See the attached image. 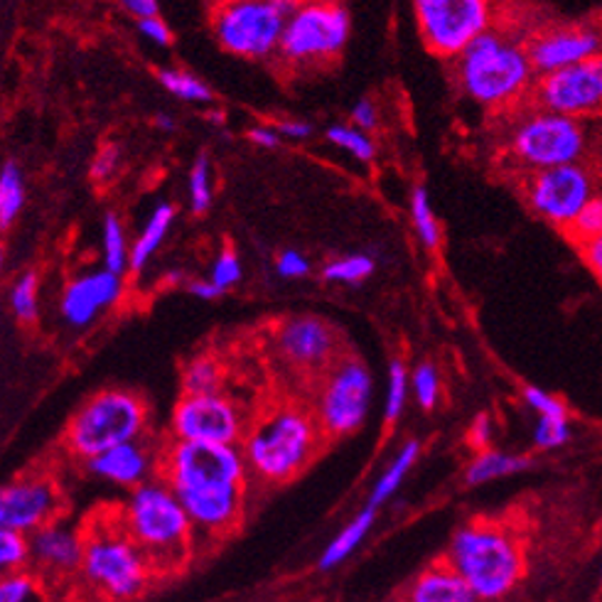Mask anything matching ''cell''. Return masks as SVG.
Returning a JSON list of instances; mask_svg holds the SVG:
<instances>
[{"label": "cell", "mask_w": 602, "mask_h": 602, "mask_svg": "<svg viewBox=\"0 0 602 602\" xmlns=\"http://www.w3.org/2000/svg\"><path fill=\"white\" fill-rule=\"evenodd\" d=\"M158 126L160 128H172V121H170L168 116H158Z\"/></svg>", "instance_id": "54"}, {"label": "cell", "mask_w": 602, "mask_h": 602, "mask_svg": "<svg viewBox=\"0 0 602 602\" xmlns=\"http://www.w3.org/2000/svg\"><path fill=\"white\" fill-rule=\"evenodd\" d=\"M121 519L150 571L182 569L193 546L195 524L165 482H146L134 490Z\"/></svg>", "instance_id": "3"}, {"label": "cell", "mask_w": 602, "mask_h": 602, "mask_svg": "<svg viewBox=\"0 0 602 602\" xmlns=\"http://www.w3.org/2000/svg\"><path fill=\"white\" fill-rule=\"evenodd\" d=\"M81 541H85L81 573L99 595L124 602L144 593L152 571L136 541L128 536L121 514L91 519L81 531Z\"/></svg>", "instance_id": "6"}, {"label": "cell", "mask_w": 602, "mask_h": 602, "mask_svg": "<svg viewBox=\"0 0 602 602\" xmlns=\"http://www.w3.org/2000/svg\"><path fill=\"white\" fill-rule=\"evenodd\" d=\"M588 150L583 121L536 109L514 126L510 138L512 158L529 172L578 165Z\"/></svg>", "instance_id": "8"}, {"label": "cell", "mask_w": 602, "mask_h": 602, "mask_svg": "<svg viewBox=\"0 0 602 602\" xmlns=\"http://www.w3.org/2000/svg\"><path fill=\"white\" fill-rule=\"evenodd\" d=\"M190 290H193V295H197V298H203V300H215V298H219V295L224 293L211 280H195L193 286H190Z\"/></svg>", "instance_id": "53"}, {"label": "cell", "mask_w": 602, "mask_h": 602, "mask_svg": "<svg viewBox=\"0 0 602 602\" xmlns=\"http://www.w3.org/2000/svg\"><path fill=\"white\" fill-rule=\"evenodd\" d=\"M211 205V182H209V160L199 156L190 172V209L195 215H203Z\"/></svg>", "instance_id": "40"}, {"label": "cell", "mask_w": 602, "mask_h": 602, "mask_svg": "<svg viewBox=\"0 0 602 602\" xmlns=\"http://www.w3.org/2000/svg\"><path fill=\"white\" fill-rule=\"evenodd\" d=\"M372 270H374V258L357 254V256H345V258H335V261H329L323 270V276L335 283H357V280L369 278Z\"/></svg>", "instance_id": "33"}, {"label": "cell", "mask_w": 602, "mask_h": 602, "mask_svg": "<svg viewBox=\"0 0 602 602\" xmlns=\"http://www.w3.org/2000/svg\"><path fill=\"white\" fill-rule=\"evenodd\" d=\"M158 77H160V85L170 93H175L177 99H185V101H209L211 99V91L207 89L205 81H199L193 75L177 72V69H162Z\"/></svg>", "instance_id": "32"}, {"label": "cell", "mask_w": 602, "mask_h": 602, "mask_svg": "<svg viewBox=\"0 0 602 602\" xmlns=\"http://www.w3.org/2000/svg\"><path fill=\"white\" fill-rule=\"evenodd\" d=\"M372 524H374V506H367V510L354 516L352 522L342 529L333 541H329V546L325 549L323 559H320V569L329 571V569H335V565H339L342 561H347L354 553V549L362 544L364 536L369 534Z\"/></svg>", "instance_id": "24"}, {"label": "cell", "mask_w": 602, "mask_h": 602, "mask_svg": "<svg viewBox=\"0 0 602 602\" xmlns=\"http://www.w3.org/2000/svg\"><path fill=\"white\" fill-rule=\"evenodd\" d=\"M467 441L477 453L492 451L490 447L492 445V418L487 416V413H480V416L472 421V426L467 431Z\"/></svg>", "instance_id": "44"}, {"label": "cell", "mask_w": 602, "mask_h": 602, "mask_svg": "<svg viewBox=\"0 0 602 602\" xmlns=\"http://www.w3.org/2000/svg\"><path fill=\"white\" fill-rule=\"evenodd\" d=\"M418 451H421V445L416 441H411V443H406L404 447H401L398 455L394 457V463L386 467L382 480L374 485L372 497H369V506H374V510H376V506L384 504L388 497H392V494L398 490L401 482H404V477L408 475V470L413 467V463L418 460Z\"/></svg>", "instance_id": "27"}, {"label": "cell", "mask_w": 602, "mask_h": 602, "mask_svg": "<svg viewBox=\"0 0 602 602\" xmlns=\"http://www.w3.org/2000/svg\"><path fill=\"white\" fill-rule=\"evenodd\" d=\"M22 203H26V187H22V175L16 162H6L0 172V227L8 229L20 215Z\"/></svg>", "instance_id": "28"}, {"label": "cell", "mask_w": 602, "mask_h": 602, "mask_svg": "<svg viewBox=\"0 0 602 602\" xmlns=\"http://www.w3.org/2000/svg\"><path fill=\"white\" fill-rule=\"evenodd\" d=\"M534 75L526 42L500 30H487L457 57L460 87L470 99L492 109H504L526 97Z\"/></svg>", "instance_id": "4"}, {"label": "cell", "mask_w": 602, "mask_h": 602, "mask_svg": "<svg viewBox=\"0 0 602 602\" xmlns=\"http://www.w3.org/2000/svg\"><path fill=\"white\" fill-rule=\"evenodd\" d=\"M411 215L413 224H416V231L421 236V241L428 246V249H435L441 244V224L435 219L431 203H428V193L423 187H416L411 197Z\"/></svg>", "instance_id": "30"}, {"label": "cell", "mask_w": 602, "mask_h": 602, "mask_svg": "<svg viewBox=\"0 0 602 602\" xmlns=\"http://www.w3.org/2000/svg\"><path fill=\"white\" fill-rule=\"evenodd\" d=\"M581 251H583V258H585V264L588 268L593 270V276L602 283V236L595 241H590L585 246H581Z\"/></svg>", "instance_id": "49"}, {"label": "cell", "mask_w": 602, "mask_h": 602, "mask_svg": "<svg viewBox=\"0 0 602 602\" xmlns=\"http://www.w3.org/2000/svg\"><path fill=\"white\" fill-rule=\"evenodd\" d=\"M224 367L219 359L209 354H199L190 359L182 369V392L185 396H205V394H221Z\"/></svg>", "instance_id": "25"}, {"label": "cell", "mask_w": 602, "mask_h": 602, "mask_svg": "<svg viewBox=\"0 0 602 602\" xmlns=\"http://www.w3.org/2000/svg\"><path fill=\"white\" fill-rule=\"evenodd\" d=\"M124 8L131 16H136L138 20L158 18V3H156V0H126Z\"/></svg>", "instance_id": "50"}, {"label": "cell", "mask_w": 602, "mask_h": 602, "mask_svg": "<svg viewBox=\"0 0 602 602\" xmlns=\"http://www.w3.org/2000/svg\"><path fill=\"white\" fill-rule=\"evenodd\" d=\"M526 467H531V457H526V455L485 451V453H477L475 460H472V463L467 465L465 482L470 487H477V485H485V482H492V480L516 475V472H524Z\"/></svg>", "instance_id": "23"}, {"label": "cell", "mask_w": 602, "mask_h": 602, "mask_svg": "<svg viewBox=\"0 0 602 602\" xmlns=\"http://www.w3.org/2000/svg\"><path fill=\"white\" fill-rule=\"evenodd\" d=\"M290 3H244L219 6L211 16V28L224 50L241 57H266L280 47L286 20L293 13Z\"/></svg>", "instance_id": "9"}, {"label": "cell", "mask_w": 602, "mask_h": 602, "mask_svg": "<svg viewBox=\"0 0 602 602\" xmlns=\"http://www.w3.org/2000/svg\"><path fill=\"white\" fill-rule=\"evenodd\" d=\"M571 435L569 418H539L534 426V445L539 451H556L571 441Z\"/></svg>", "instance_id": "38"}, {"label": "cell", "mask_w": 602, "mask_h": 602, "mask_svg": "<svg viewBox=\"0 0 602 602\" xmlns=\"http://www.w3.org/2000/svg\"><path fill=\"white\" fill-rule=\"evenodd\" d=\"M146 423L148 408L144 398L124 388H106L75 413L65 433V445L69 453L89 463L118 445L138 441Z\"/></svg>", "instance_id": "7"}, {"label": "cell", "mask_w": 602, "mask_h": 602, "mask_svg": "<svg viewBox=\"0 0 602 602\" xmlns=\"http://www.w3.org/2000/svg\"><path fill=\"white\" fill-rule=\"evenodd\" d=\"M121 295V278L111 270H97V274L81 276L62 295V315L69 325H87L97 317L99 310Z\"/></svg>", "instance_id": "20"}, {"label": "cell", "mask_w": 602, "mask_h": 602, "mask_svg": "<svg viewBox=\"0 0 602 602\" xmlns=\"http://www.w3.org/2000/svg\"><path fill=\"white\" fill-rule=\"evenodd\" d=\"M30 561V536L20 531H0V565L8 573H18Z\"/></svg>", "instance_id": "34"}, {"label": "cell", "mask_w": 602, "mask_h": 602, "mask_svg": "<svg viewBox=\"0 0 602 602\" xmlns=\"http://www.w3.org/2000/svg\"><path fill=\"white\" fill-rule=\"evenodd\" d=\"M445 559L485 602L510 595L526 573L524 541L500 519H475L460 526Z\"/></svg>", "instance_id": "2"}, {"label": "cell", "mask_w": 602, "mask_h": 602, "mask_svg": "<svg viewBox=\"0 0 602 602\" xmlns=\"http://www.w3.org/2000/svg\"><path fill=\"white\" fill-rule=\"evenodd\" d=\"M62 497L47 475L20 477L0 492V526L20 534H34L47 524H55Z\"/></svg>", "instance_id": "17"}, {"label": "cell", "mask_w": 602, "mask_h": 602, "mask_svg": "<svg viewBox=\"0 0 602 602\" xmlns=\"http://www.w3.org/2000/svg\"><path fill=\"white\" fill-rule=\"evenodd\" d=\"M349 38V13L342 6H300L286 20L278 52L293 65L325 62L342 52Z\"/></svg>", "instance_id": "11"}, {"label": "cell", "mask_w": 602, "mask_h": 602, "mask_svg": "<svg viewBox=\"0 0 602 602\" xmlns=\"http://www.w3.org/2000/svg\"><path fill=\"white\" fill-rule=\"evenodd\" d=\"M372 374L359 359L337 362L327 372L320 401H317V423L329 438H339L357 431L369 413Z\"/></svg>", "instance_id": "12"}, {"label": "cell", "mask_w": 602, "mask_h": 602, "mask_svg": "<svg viewBox=\"0 0 602 602\" xmlns=\"http://www.w3.org/2000/svg\"><path fill=\"white\" fill-rule=\"evenodd\" d=\"M320 433V423L303 406H274L246 431L244 460L261 480L288 482L308 465Z\"/></svg>", "instance_id": "5"}, {"label": "cell", "mask_w": 602, "mask_h": 602, "mask_svg": "<svg viewBox=\"0 0 602 602\" xmlns=\"http://www.w3.org/2000/svg\"><path fill=\"white\" fill-rule=\"evenodd\" d=\"M526 203L541 219L553 227L569 229L581 215L585 205L593 199L595 177L585 165H563V168L531 172L524 185Z\"/></svg>", "instance_id": "13"}, {"label": "cell", "mask_w": 602, "mask_h": 602, "mask_svg": "<svg viewBox=\"0 0 602 602\" xmlns=\"http://www.w3.org/2000/svg\"><path fill=\"white\" fill-rule=\"evenodd\" d=\"M103 261L106 270L111 274H121L126 266H131V254L126 251V236L121 229V221L114 215L106 217L103 221Z\"/></svg>", "instance_id": "29"}, {"label": "cell", "mask_w": 602, "mask_h": 602, "mask_svg": "<svg viewBox=\"0 0 602 602\" xmlns=\"http://www.w3.org/2000/svg\"><path fill=\"white\" fill-rule=\"evenodd\" d=\"M418 30L431 52L460 57L492 30V8L482 0H418Z\"/></svg>", "instance_id": "10"}, {"label": "cell", "mask_w": 602, "mask_h": 602, "mask_svg": "<svg viewBox=\"0 0 602 602\" xmlns=\"http://www.w3.org/2000/svg\"><path fill=\"white\" fill-rule=\"evenodd\" d=\"M244 453L236 445L172 441L162 451L160 475L185 506L195 529L224 536L239 526L246 500Z\"/></svg>", "instance_id": "1"}, {"label": "cell", "mask_w": 602, "mask_h": 602, "mask_svg": "<svg viewBox=\"0 0 602 602\" xmlns=\"http://www.w3.org/2000/svg\"><path fill=\"white\" fill-rule=\"evenodd\" d=\"M352 121H354V126H362V131H369V128H376V121H379V118H376L374 103L367 101V99H362V101L354 103Z\"/></svg>", "instance_id": "48"}, {"label": "cell", "mask_w": 602, "mask_h": 602, "mask_svg": "<svg viewBox=\"0 0 602 602\" xmlns=\"http://www.w3.org/2000/svg\"><path fill=\"white\" fill-rule=\"evenodd\" d=\"M404 602H480L447 559L428 565L406 590Z\"/></svg>", "instance_id": "22"}, {"label": "cell", "mask_w": 602, "mask_h": 602, "mask_svg": "<svg viewBox=\"0 0 602 602\" xmlns=\"http://www.w3.org/2000/svg\"><path fill=\"white\" fill-rule=\"evenodd\" d=\"M118 165V150L114 146H103L99 150V156L93 158V168H91V177L93 180H106Z\"/></svg>", "instance_id": "46"}, {"label": "cell", "mask_w": 602, "mask_h": 602, "mask_svg": "<svg viewBox=\"0 0 602 602\" xmlns=\"http://www.w3.org/2000/svg\"><path fill=\"white\" fill-rule=\"evenodd\" d=\"M249 138L256 146H264V148L278 146V131H274V128H268V126H254L249 131Z\"/></svg>", "instance_id": "51"}, {"label": "cell", "mask_w": 602, "mask_h": 602, "mask_svg": "<svg viewBox=\"0 0 602 602\" xmlns=\"http://www.w3.org/2000/svg\"><path fill=\"white\" fill-rule=\"evenodd\" d=\"M411 384H413V394H416V401L421 404V408L431 411L435 404H438L441 379H438V372H435L433 364H421V367L413 372Z\"/></svg>", "instance_id": "41"}, {"label": "cell", "mask_w": 602, "mask_h": 602, "mask_svg": "<svg viewBox=\"0 0 602 602\" xmlns=\"http://www.w3.org/2000/svg\"><path fill=\"white\" fill-rule=\"evenodd\" d=\"M313 134V126L305 121H283L278 124V136L288 138H308Z\"/></svg>", "instance_id": "52"}, {"label": "cell", "mask_w": 602, "mask_h": 602, "mask_svg": "<svg viewBox=\"0 0 602 602\" xmlns=\"http://www.w3.org/2000/svg\"><path fill=\"white\" fill-rule=\"evenodd\" d=\"M172 217H175L172 205H160L156 211H152L144 234L138 236V241L134 244V249H131V268L134 270L144 268L148 264V258L156 254L160 241L165 239V234H168V229H170Z\"/></svg>", "instance_id": "26"}, {"label": "cell", "mask_w": 602, "mask_h": 602, "mask_svg": "<svg viewBox=\"0 0 602 602\" xmlns=\"http://www.w3.org/2000/svg\"><path fill=\"white\" fill-rule=\"evenodd\" d=\"M276 268L283 278H300V276L308 274L310 264H308V258L300 256L298 251H283L278 256Z\"/></svg>", "instance_id": "45"}, {"label": "cell", "mask_w": 602, "mask_h": 602, "mask_svg": "<svg viewBox=\"0 0 602 602\" xmlns=\"http://www.w3.org/2000/svg\"><path fill=\"white\" fill-rule=\"evenodd\" d=\"M0 602H40V585L32 573H8L0 583Z\"/></svg>", "instance_id": "36"}, {"label": "cell", "mask_w": 602, "mask_h": 602, "mask_svg": "<svg viewBox=\"0 0 602 602\" xmlns=\"http://www.w3.org/2000/svg\"><path fill=\"white\" fill-rule=\"evenodd\" d=\"M241 278V266H239V258H236V254L231 249H224L219 254V258L215 261V268H211V283H215L217 288L227 290L229 286H234L236 280Z\"/></svg>", "instance_id": "43"}, {"label": "cell", "mask_w": 602, "mask_h": 602, "mask_svg": "<svg viewBox=\"0 0 602 602\" xmlns=\"http://www.w3.org/2000/svg\"><path fill=\"white\" fill-rule=\"evenodd\" d=\"M276 345L290 367L313 372L333 362L337 339L333 327L317 317H293L280 325Z\"/></svg>", "instance_id": "18"}, {"label": "cell", "mask_w": 602, "mask_h": 602, "mask_svg": "<svg viewBox=\"0 0 602 602\" xmlns=\"http://www.w3.org/2000/svg\"><path fill=\"white\" fill-rule=\"evenodd\" d=\"M138 30L146 34V38H150L152 42L158 45H170L172 34H170V28L165 26V22L160 18H150V20H138Z\"/></svg>", "instance_id": "47"}, {"label": "cell", "mask_w": 602, "mask_h": 602, "mask_svg": "<svg viewBox=\"0 0 602 602\" xmlns=\"http://www.w3.org/2000/svg\"><path fill=\"white\" fill-rule=\"evenodd\" d=\"M406 392H408V374L401 359H394L388 367V394H386V421L394 423L401 411L406 406Z\"/></svg>", "instance_id": "37"}, {"label": "cell", "mask_w": 602, "mask_h": 602, "mask_svg": "<svg viewBox=\"0 0 602 602\" xmlns=\"http://www.w3.org/2000/svg\"><path fill=\"white\" fill-rule=\"evenodd\" d=\"M539 109L575 118L602 114V55L561 72L539 77L534 87Z\"/></svg>", "instance_id": "14"}, {"label": "cell", "mask_w": 602, "mask_h": 602, "mask_svg": "<svg viewBox=\"0 0 602 602\" xmlns=\"http://www.w3.org/2000/svg\"><path fill=\"white\" fill-rule=\"evenodd\" d=\"M327 140L335 144L337 148H345L352 152L354 158L359 160H372L374 158V144L372 138L362 131V128H349V126H333L327 128Z\"/></svg>", "instance_id": "35"}, {"label": "cell", "mask_w": 602, "mask_h": 602, "mask_svg": "<svg viewBox=\"0 0 602 602\" xmlns=\"http://www.w3.org/2000/svg\"><path fill=\"white\" fill-rule=\"evenodd\" d=\"M172 431L177 441L215 445H236L246 435L239 406L224 392L182 396L172 413Z\"/></svg>", "instance_id": "15"}, {"label": "cell", "mask_w": 602, "mask_h": 602, "mask_svg": "<svg viewBox=\"0 0 602 602\" xmlns=\"http://www.w3.org/2000/svg\"><path fill=\"white\" fill-rule=\"evenodd\" d=\"M10 305H13V313L20 320H34V315H38V278H34V274L20 276L13 290H10Z\"/></svg>", "instance_id": "39"}, {"label": "cell", "mask_w": 602, "mask_h": 602, "mask_svg": "<svg viewBox=\"0 0 602 602\" xmlns=\"http://www.w3.org/2000/svg\"><path fill=\"white\" fill-rule=\"evenodd\" d=\"M565 236H569V239L578 246H585L590 241L600 239L602 236V195L600 193L590 199L581 215H578L571 227L565 229Z\"/></svg>", "instance_id": "31"}, {"label": "cell", "mask_w": 602, "mask_h": 602, "mask_svg": "<svg viewBox=\"0 0 602 602\" xmlns=\"http://www.w3.org/2000/svg\"><path fill=\"white\" fill-rule=\"evenodd\" d=\"M81 561H85V541L77 531L55 522L30 534V563L38 573L65 578L81 571Z\"/></svg>", "instance_id": "19"}, {"label": "cell", "mask_w": 602, "mask_h": 602, "mask_svg": "<svg viewBox=\"0 0 602 602\" xmlns=\"http://www.w3.org/2000/svg\"><path fill=\"white\" fill-rule=\"evenodd\" d=\"M87 465L93 475H99L109 482H116V485L138 490L140 485H146V477L150 472L152 460H150L148 447L134 441V443H124V445L114 447V451H109V453L89 460Z\"/></svg>", "instance_id": "21"}, {"label": "cell", "mask_w": 602, "mask_h": 602, "mask_svg": "<svg viewBox=\"0 0 602 602\" xmlns=\"http://www.w3.org/2000/svg\"><path fill=\"white\" fill-rule=\"evenodd\" d=\"M526 52L536 75H553L602 55V26L598 22H561L531 34Z\"/></svg>", "instance_id": "16"}, {"label": "cell", "mask_w": 602, "mask_h": 602, "mask_svg": "<svg viewBox=\"0 0 602 602\" xmlns=\"http://www.w3.org/2000/svg\"><path fill=\"white\" fill-rule=\"evenodd\" d=\"M524 401L531 411H536L539 418H569V408H565L559 396H553L539 386L524 388Z\"/></svg>", "instance_id": "42"}]
</instances>
